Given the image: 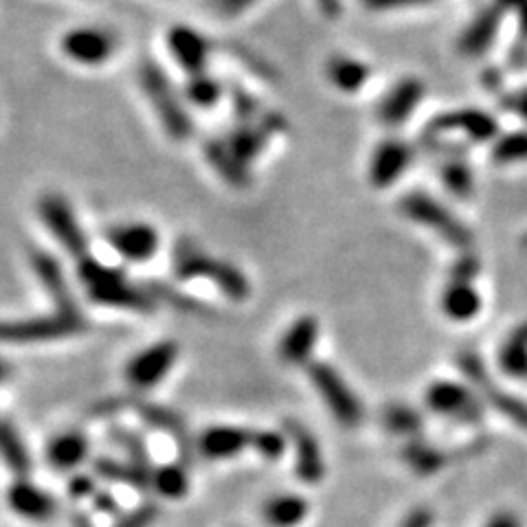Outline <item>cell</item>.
I'll use <instances>...</instances> for the list:
<instances>
[{"label": "cell", "mask_w": 527, "mask_h": 527, "mask_svg": "<svg viewBox=\"0 0 527 527\" xmlns=\"http://www.w3.org/2000/svg\"><path fill=\"white\" fill-rule=\"evenodd\" d=\"M205 156L209 165L220 174L224 183L231 187H246L251 183L249 165H246L238 154L231 150V145L224 139H211L205 143Z\"/></svg>", "instance_id": "24"}, {"label": "cell", "mask_w": 527, "mask_h": 527, "mask_svg": "<svg viewBox=\"0 0 527 527\" xmlns=\"http://www.w3.org/2000/svg\"><path fill=\"white\" fill-rule=\"evenodd\" d=\"M185 95L192 104L200 108H211L218 104V99L222 95V86L203 71L189 77V82L185 86Z\"/></svg>", "instance_id": "37"}, {"label": "cell", "mask_w": 527, "mask_h": 527, "mask_svg": "<svg viewBox=\"0 0 527 527\" xmlns=\"http://www.w3.org/2000/svg\"><path fill=\"white\" fill-rule=\"evenodd\" d=\"M88 457V442L82 433H62L47 448L49 464L58 470H73Z\"/></svg>", "instance_id": "28"}, {"label": "cell", "mask_w": 527, "mask_h": 527, "mask_svg": "<svg viewBox=\"0 0 527 527\" xmlns=\"http://www.w3.org/2000/svg\"><path fill=\"white\" fill-rule=\"evenodd\" d=\"M38 209H40V218L44 220V224H47V229L60 240L64 249L71 255L82 257L88 249V244L71 205L58 194H47L40 198Z\"/></svg>", "instance_id": "9"}, {"label": "cell", "mask_w": 527, "mask_h": 527, "mask_svg": "<svg viewBox=\"0 0 527 527\" xmlns=\"http://www.w3.org/2000/svg\"><path fill=\"white\" fill-rule=\"evenodd\" d=\"M402 459L411 466V470H416L418 475H433L446 464V453L435 448L431 444H426L420 437H411L407 446L402 448Z\"/></svg>", "instance_id": "31"}, {"label": "cell", "mask_w": 527, "mask_h": 527, "mask_svg": "<svg viewBox=\"0 0 527 527\" xmlns=\"http://www.w3.org/2000/svg\"><path fill=\"white\" fill-rule=\"evenodd\" d=\"M117 49V38L97 27H80L62 38V51L69 60L86 66L104 64Z\"/></svg>", "instance_id": "10"}, {"label": "cell", "mask_w": 527, "mask_h": 527, "mask_svg": "<svg viewBox=\"0 0 527 527\" xmlns=\"http://www.w3.org/2000/svg\"><path fill=\"white\" fill-rule=\"evenodd\" d=\"M152 488L165 499H183L189 490V479L183 466L167 464L152 473Z\"/></svg>", "instance_id": "36"}, {"label": "cell", "mask_w": 527, "mask_h": 527, "mask_svg": "<svg viewBox=\"0 0 527 527\" xmlns=\"http://www.w3.org/2000/svg\"><path fill=\"white\" fill-rule=\"evenodd\" d=\"M178 358V345L172 341H161L148 350L139 352L126 367V378L132 387L150 389L170 374Z\"/></svg>", "instance_id": "11"}, {"label": "cell", "mask_w": 527, "mask_h": 527, "mask_svg": "<svg viewBox=\"0 0 527 527\" xmlns=\"http://www.w3.org/2000/svg\"><path fill=\"white\" fill-rule=\"evenodd\" d=\"M442 310L448 319L466 323L473 321L481 310V297L475 282H462V279H448L442 293Z\"/></svg>", "instance_id": "26"}, {"label": "cell", "mask_w": 527, "mask_h": 527, "mask_svg": "<svg viewBox=\"0 0 527 527\" xmlns=\"http://www.w3.org/2000/svg\"><path fill=\"white\" fill-rule=\"evenodd\" d=\"M93 506H95L97 512L110 514V517H119V503H117L115 497L110 495V492L97 490L95 497H93Z\"/></svg>", "instance_id": "49"}, {"label": "cell", "mask_w": 527, "mask_h": 527, "mask_svg": "<svg viewBox=\"0 0 527 527\" xmlns=\"http://www.w3.org/2000/svg\"><path fill=\"white\" fill-rule=\"evenodd\" d=\"M484 527H521V521H519L517 514H512V512H499Z\"/></svg>", "instance_id": "52"}, {"label": "cell", "mask_w": 527, "mask_h": 527, "mask_svg": "<svg viewBox=\"0 0 527 527\" xmlns=\"http://www.w3.org/2000/svg\"><path fill=\"white\" fill-rule=\"evenodd\" d=\"M95 475H99L106 481H115V484H130V486H137L148 490L152 488V473L148 470H141L130 462H117V459H110V457H99L95 459Z\"/></svg>", "instance_id": "30"}, {"label": "cell", "mask_w": 527, "mask_h": 527, "mask_svg": "<svg viewBox=\"0 0 527 527\" xmlns=\"http://www.w3.org/2000/svg\"><path fill=\"white\" fill-rule=\"evenodd\" d=\"M503 18H506V11H503L499 3H492L481 9L464 27L462 36L457 38V51L464 58H484L492 44L497 42Z\"/></svg>", "instance_id": "14"}, {"label": "cell", "mask_w": 527, "mask_h": 527, "mask_svg": "<svg viewBox=\"0 0 527 527\" xmlns=\"http://www.w3.org/2000/svg\"><path fill=\"white\" fill-rule=\"evenodd\" d=\"M257 3H260V0H213V9L224 18H235Z\"/></svg>", "instance_id": "47"}, {"label": "cell", "mask_w": 527, "mask_h": 527, "mask_svg": "<svg viewBox=\"0 0 527 527\" xmlns=\"http://www.w3.org/2000/svg\"><path fill=\"white\" fill-rule=\"evenodd\" d=\"M0 457L5 459L7 466L14 470L16 475H27L31 462L25 444L18 437V433L11 429L7 422H0Z\"/></svg>", "instance_id": "35"}, {"label": "cell", "mask_w": 527, "mask_h": 527, "mask_svg": "<svg viewBox=\"0 0 527 527\" xmlns=\"http://www.w3.org/2000/svg\"><path fill=\"white\" fill-rule=\"evenodd\" d=\"M306 517L308 501L299 495H277L264 506V519L273 527H295Z\"/></svg>", "instance_id": "29"}, {"label": "cell", "mask_w": 527, "mask_h": 527, "mask_svg": "<svg viewBox=\"0 0 527 527\" xmlns=\"http://www.w3.org/2000/svg\"><path fill=\"white\" fill-rule=\"evenodd\" d=\"M506 108L527 121V86H523L521 91L506 97Z\"/></svg>", "instance_id": "50"}, {"label": "cell", "mask_w": 527, "mask_h": 527, "mask_svg": "<svg viewBox=\"0 0 527 527\" xmlns=\"http://www.w3.org/2000/svg\"><path fill=\"white\" fill-rule=\"evenodd\" d=\"M433 525V514L426 508H416L409 517L402 521L400 527H431Z\"/></svg>", "instance_id": "51"}, {"label": "cell", "mask_w": 527, "mask_h": 527, "mask_svg": "<svg viewBox=\"0 0 527 527\" xmlns=\"http://www.w3.org/2000/svg\"><path fill=\"white\" fill-rule=\"evenodd\" d=\"M31 266L36 275L40 277L42 286L47 288V293L55 299V306L58 308H77L73 301V293L69 290V284H66V277L60 262L55 257L36 251L31 253Z\"/></svg>", "instance_id": "27"}, {"label": "cell", "mask_w": 527, "mask_h": 527, "mask_svg": "<svg viewBox=\"0 0 527 527\" xmlns=\"http://www.w3.org/2000/svg\"><path fill=\"white\" fill-rule=\"evenodd\" d=\"M233 106H235V115H238L242 123H253L260 119V104H257L249 93L240 91V88H235L233 91Z\"/></svg>", "instance_id": "43"}, {"label": "cell", "mask_w": 527, "mask_h": 527, "mask_svg": "<svg viewBox=\"0 0 527 527\" xmlns=\"http://www.w3.org/2000/svg\"><path fill=\"white\" fill-rule=\"evenodd\" d=\"M253 448L262 457L275 462V459L282 457L286 451V437L282 433H275V431H255Z\"/></svg>", "instance_id": "41"}, {"label": "cell", "mask_w": 527, "mask_h": 527, "mask_svg": "<svg viewBox=\"0 0 527 527\" xmlns=\"http://www.w3.org/2000/svg\"><path fill=\"white\" fill-rule=\"evenodd\" d=\"M174 275L183 279V282H189V279H209L222 295H227L233 301H244L251 295L249 279L244 277L240 268H235L229 262L216 260V257L207 255L189 240L181 242L174 249Z\"/></svg>", "instance_id": "1"}, {"label": "cell", "mask_w": 527, "mask_h": 527, "mask_svg": "<svg viewBox=\"0 0 527 527\" xmlns=\"http://www.w3.org/2000/svg\"><path fill=\"white\" fill-rule=\"evenodd\" d=\"M80 279L88 295L95 304L110 308H126L137 312H152L154 299L150 293H143L141 288L132 286L126 275L117 268L99 264L93 257H82L80 262Z\"/></svg>", "instance_id": "2"}, {"label": "cell", "mask_w": 527, "mask_h": 527, "mask_svg": "<svg viewBox=\"0 0 527 527\" xmlns=\"http://www.w3.org/2000/svg\"><path fill=\"white\" fill-rule=\"evenodd\" d=\"M148 290H150L152 299H161L165 301V304H170L183 312H207V308L203 304H198L196 299H192L189 295L181 293V290H176L167 284H150Z\"/></svg>", "instance_id": "40"}, {"label": "cell", "mask_w": 527, "mask_h": 527, "mask_svg": "<svg viewBox=\"0 0 527 527\" xmlns=\"http://www.w3.org/2000/svg\"><path fill=\"white\" fill-rule=\"evenodd\" d=\"M440 181L455 198H470L475 192V176L462 159H448L440 167Z\"/></svg>", "instance_id": "34"}, {"label": "cell", "mask_w": 527, "mask_h": 527, "mask_svg": "<svg viewBox=\"0 0 527 527\" xmlns=\"http://www.w3.org/2000/svg\"><path fill=\"white\" fill-rule=\"evenodd\" d=\"M499 361L506 374L527 378V323L508 336V341L501 347Z\"/></svg>", "instance_id": "32"}, {"label": "cell", "mask_w": 527, "mask_h": 527, "mask_svg": "<svg viewBox=\"0 0 527 527\" xmlns=\"http://www.w3.org/2000/svg\"><path fill=\"white\" fill-rule=\"evenodd\" d=\"M424 93L426 86L422 80H418V77H402L378 106L380 123L389 128L402 126V123L416 112L418 104L424 99Z\"/></svg>", "instance_id": "15"}, {"label": "cell", "mask_w": 527, "mask_h": 527, "mask_svg": "<svg viewBox=\"0 0 527 527\" xmlns=\"http://www.w3.org/2000/svg\"><path fill=\"white\" fill-rule=\"evenodd\" d=\"M413 163L411 145L400 139H385L376 145V150L369 159L367 178L376 189H387L396 185L402 174H405Z\"/></svg>", "instance_id": "12"}, {"label": "cell", "mask_w": 527, "mask_h": 527, "mask_svg": "<svg viewBox=\"0 0 527 527\" xmlns=\"http://www.w3.org/2000/svg\"><path fill=\"white\" fill-rule=\"evenodd\" d=\"M325 77L339 93L356 95L369 82L372 69L365 62L350 58V55H332L328 64H325Z\"/></svg>", "instance_id": "22"}, {"label": "cell", "mask_w": 527, "mask_h": 527, "mask_svg": "<svg viewBox=\"0 0 527 527\" xmlns=\"http://www.w3.org/2000/svg\"><path fill=\"white\" fill-rule=\"evenodd\" d=\"M398 209L407 220L433 231L437 238L451 244L453 249L468 251L470 244H473V235L466 229V224L455 218L453 213L448 211V207H444L440 200H435L431 194L411 192L400 200Z\"/></svg>", "instance_id": "4"}, {"label": "cell", "mask_w": 527, "mask_h": 527, "mask_svg": "<svg viewBox=\"0 0 527 527\" xmlns=\"http://www.w3.org/2000/svg\"><path fill=\"white\" fill-rule=\"evenodd\" d=\"M361 3L363 7L372 9V11H398V9L431 5L433 0H361Z\"/></svg>", "instance_id": "45"}, {"label": "cell", "mask_w": 527, "mask_h": 527, "mask_svg": "<svg viewBox=\"0 0 527 527\" xmlns=\"http://www.w3.org/2000/svg\"><path fill=\"white\" fill-rule=\"evenodd\" d=\"M448 134H459L466 139V143H490L499 137V123L497 119L488 115L486 110L477 108H459L448 110L437 115L429 128H426V137L437 141Z\"/></svg>", "instance_id": "7"}, {"label": "cell", "mask_w": 527, "mask_h": 527, "mask_svg": "<svg viewBox=\"0 0 527 527\" xmlns=\"http://www.w3.org/2000/svg\"><path fill=\"white\" fill-rule=\"evenodd\" d=\"M490 161L495 165H519L527 161V130H514L510 134H499L492 141Z\"/></svg>", "instance_id": "33"}, {"label": "cell", "mask_w": 527, "mask_h": 527, "mask_svg": "<svg viewBox=\"0 0 527 527\" xmlns=\"http://www.w3.org/2000/svg\"><path fill=\"white\" fill-rule=\"evenodd\" d=\"M481 271L479 266V260L475 255L470 253H464L459 260L453 264L451 268V275H448V279H462V282H475L477 275Z\"/></svg>", "instance_id": "44"}, {"label": "cell", "mask_w": 527, "mask_h": 527, "mask_svg": "<svg viewBox=\"0 0 527 527\" xmlns=\"http://www.w3.org/2000/svg\"><path fill=\"white\" fill-rule=\"evenodd\" d=\"M319 339V321L310 315L299 317L286 330L282 343H279V358L288 365L306 363L310 352L315 350Z\"/></svg>", "instance_id": "21"}, {"label": "cell", "mask_w": 527, "mask_h": 527, "mask_svg": "<svg viewBox=\"0 0 527 527\" xmlns=\"http://www.w3.org/2000/svg\"><path fill=\"white\" fill-rule=\"evenodd\" d=\"M315 3H317L321 14L325 18H330V20L339 18L341 11H343V3H341V0H315Z\"/></svg>", "instance_id": "53"}, {"label": "cell", "mask_w": 527, "mask_h": 527, "mask_svg": "<svg viewBox=\"0 0 527 527\" xmlns=\"http://www.w3.org/2000/svg\"><path fill=\"white\" fill-rule=\"evenodd\" d=\"M497 3L503 7L506 14L514 16L523 40H527V0H497Z\"/></svg>", "instance_id": "46"}, {"label": "cell", "mask_w": 527, "mask_h": 527, "mask_svg": "<svg viewBox=\"0 0 527 527\" xmlns=\"http://www.w3.org/2000/svg\"><path fill=\"white\" fill-rule=\"evenodd\" d=\"M156 519H159V508L154 503H143V506L119 517L115 527H150Z\"/></svg>", "instance_id": "42"}, {"label": "cell", "mask_w": 527, "mask_h": 527, "mask_svg": "<svg viewBox=\"0 0 527 527\" xmlns=\"http://www.w3.org/2000/svg\"><path fill=\"white\" fill-rule=\"evenodd\" d=\"M255 431L240 429V426H211L198 440V451L207 459H229L242 453L244 448H253Z\"/></svg>", "instance_id": "20"}, {"label": "cell", "mask_w": 527, "mask_h": 527, "mask_svg": "<svg viewBox=\"0 0 527 527\" xmlns=\"http://www.w3.org/2000/svg\"><path fill=\"white\" fill-rule=\"evenodd\" d=\"M86 330L82 312L77 308H58L55 315L0 321V343H42L64 339Z\"/></svg>", "instance_id": "5"}, {"label": "cell", "mask_w": 527, "mask_h": 527, "mask_svg": "<svg viewBox=\"0 0 527 527\" xmlns=\"http://www.w3.org/2000/svg\"><path fill=\"white\" fill-rule=\"evenodd\" d=\"M110 433H112V440H115L123 448V451L128 453L130 464H134L141 470H148V473H154V470L150 468L148 446L143 444V440L137 433L123 429V426H112Z\"/></svg>", "instance_id": "38"}, {"label": "cell", "mask_w": 527, "mask_h": 527, "mask_svg": "<svg viewBox=\"0 0 527 527\" xmlns=\"http://www.w3.org/2000/svg\"><path fill=\"white\" fill-rule=\"evenodd\" d=\"M426 402H429V407L435 413H442V416L453 418L457 422L475 424L484 416L473 391L457 383H448V380L433 383L429 391H426Z\"/></svg>", "instance_id": "13"}, {"label": "cell", "mask_w": 527, "mask_h": 527, "mask_svg": "<svg viewBox=\"0 0 527 527\" xmlns=\"http://www.w3.org/2000/svg\"><path fill=\"white\" fill-rule=\"evenodd\" d=\"M108 242L112 249L119 255L126 257L130 262H143L159 249V233H156L150 224L143 222H128L112 227L108 231Z\"/></svg>", "instance_id": "16"}, {"label": "cell", "mask_w": 527, "mask_h": 527, "mask_svg": "<svg viewBox=\"0 0 527 527\" xmlns=\"http://www.w3.org/2000/svg\"><path fill=\"white\" fill-rule=\"evenodd\" d=\"M308 376L312 380V385L319 391V396L323 398L325 405H328L332 416L339 420V424L352 429V426H358L363 420V405L361 400L356 398L350 385L345 383L341 374L336 372L334 367L328 363H310L308 365Z\"/></svg>", "instance_id": "6"}, {"label": "cell", "mask_w": 527, "mask_h": 527, "mask_svg": "<svg viewBox=\"0 0 527 527\" xmlns=\"http://www.w3.org/2000/svg\"><path fill=\"white\" fill-rule=\"evenodd\" d=\"M139 84L152 104L156 117L161 119L163 130L174 141H185L192 137L194 126L192 119H189V112L185 110L181 97L176 95L172 82L167 80L161 66L154 62H143L139 66Z\"/></svg>", "instance_id": "3"}, {"label": "cell", "mask_w": 527, "mask_h": 527, "mask_svg": "<svg viewBox=\"0 0 527 527\" xmlns=\"http://www.w3.org/2000/svg\"><path fill=\"white\" fill-rule=\"evenodd\" d=\"M97 486L95 479L91 475H75L69 481V495L73 499H86V497H95Z\"/></svg>", "instance_id": "48"}, {"label": "cell", "mask_w": 527, "mask_h": 527, "mask_svg": "<svg viewBox=\"0 0 527 527\" xmlns=\"http://www.w3.org/2000/svg\"><path fill=\"white\" fill-rule=\"evenodd\" d=\"M7 501L11 510L31 521H47L55 512V501L38 486L29 484V481H16L9 488Z\"/></svg>", "instance_id": "23"}, {"label": "cell", "mask_w": 527, "mask_h": 527, "mask_svg": "<svg viewBox=\"0 0 527 527\" xmlns=\"http://www.w3.org/2000/svg\"><path fill=\"white\" fill-rule=\"evenodd\" d=\"M130 407L137 411V416L152 426L156 431H165L170 433L172 437H176L178 446H181V453L183 457H189V451H192V440H189V433L185 429L183 420L176 416L174 411L165 409L161 405H154V402L148 400H130Z\"/></svg>", "instance_id": "25"}, {"label": "cell", "mask_w": 527, "mask_h": 527, "mask_svg": "<svg viewBox=\"0 0 527 527\" xmlns=\"http://www.w3.org/2000/svg\"><path fill=\"white\" fill-rule=\"evenodd\" d=\"M385 426L389 431H394L398 435L416 437V433L420 431V426H422V420L416 411L405 407V405H391L385 411Z\"/></svg>", "instance_id": "39"}, {"label": "cell", "mask_w": 527, "mask_h": 527, "mask_svg": "<svg viewBox=\"0 0 527 527\" xmlns=\"http://www.w3.org/2000/svg\"><path fill=\"white\" fill-rule=\"evenodd\" d=\"M286 433L288 440L295 446L297 477L304 481V484H319L325 475V464L317 437L312 435L304 424L295 420L286 422Z\"/></svg>", "instance_id": "17"}, {"label": "cell", "mask_w": 527, "mask_h": 527, "mask_svg": "<svg viewBox=\"0 0 527 527\" xmlns=\"http://www.w3.org/2000/svg\"><path fill=\"white\" fill-rule=\"evenodd\" d=\"M282 130H284V119L271 112V115H264L260 121L240 123V126L229 134L227 143L231 145V150L249 165L255 156L262 152L268 137H271L273 132H282Z\"/></svg>", "instance_id": "18"}, {"label": "cell", "mask_w": 527, "mask_h": 527, "mask_svg": "<svg viewBox=\"0 0 527 527\" xmlns=\"http://www.w3.org/2000/svg\"><path fill=\"white\" fill-rule=\"evenodd\" d=\"M457 363H459V367H462L464 376L481 391V394H484V398L490 402L492 407L501 411L506 418H512L514 424H519L521 429H527V405L525 402L519 398H514L512 394H506V391L497 389V385L490 380L484 363H481V358L475 352L464 350L462 354L457 356Z\"/></svg>", "instance_id": "8"}, {"label": "cell", "mask_w": 527, "mask_h": 527, "mask_svg": "<svg viewBox=\"0 0 527 527\" xmlns=\"http://www.w3.org/2000/svg\"><path fill=\"white\" fill-rule=\"evenodd\" d=\"M5 376H7V365L3 361H0V380H3Z\"/></svg>", "instance_id": "54"}, {"label": "cell", "mask_w": 527, "mask_h": 527, "mask_svg": "<svg viewBox=\"0 0 527 527\" xmlns=\"http://www.w3.org/2000/svg\"><path fill=\"white\" fill-rule=\"evenodd\" d=\"M167 47L174 60L183 66L189 75L203 73L209 58V42L192 27L178 25L167 33Z\"/></svg>", "instance_id": "19"}]
</instances>
